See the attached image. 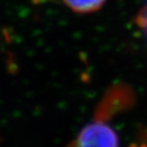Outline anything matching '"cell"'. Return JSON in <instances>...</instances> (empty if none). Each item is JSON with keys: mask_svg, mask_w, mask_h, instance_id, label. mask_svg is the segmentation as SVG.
<instances>
[{"mask_svg": "<svg viewBox=\"0 0 147 147\" xmlns=\"http://www.w3.org/2000/svg\"><path fill=\"white\" fill-rule=\"evenodd\" d=\"M67 147H119L115 130L102 120L86 125Z\"/></svg>", "mask_w": 147, "mask_h": 147, "instance_id": "1", "label": "cell"}, {"mask_svg": "<svg viewBox=\"0 0 147 147\" xmlns=\"http://www.w3.org/2000/svg\"><path fill=\"white\" fill-rule=\"evenodd\" d=\"M134 93L129 87L118 85L105 94L96 111L97 120H107L116 114L125 111L133 106Z\"/></svg>", "mask_w": 147, "mask_h": 147, "instance_id": "2", "label": "cell"}, {"mask_svg": "<svg viewBox=\"0 0 147 147\" xmlns=\"http://www.w3.org/2000/svg\"><path fill=\"white\" fill-rule=\"evenodd\" d=\"M70 10L77 14H91L104 6L105 0H63Z\"/></svg>", "mask_w": 147, "mask_h": 147, "instance_id": "3", "label": "cell"}]
</instances>
